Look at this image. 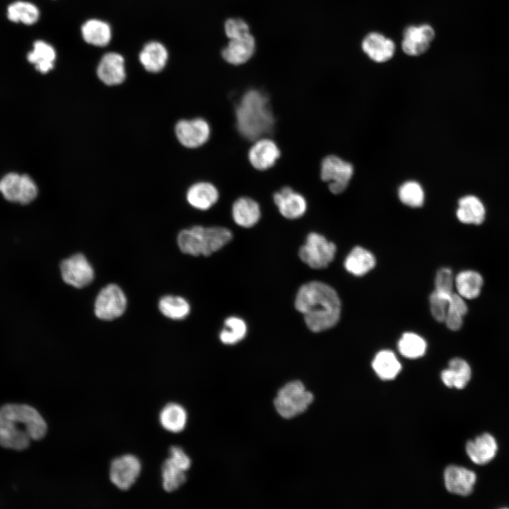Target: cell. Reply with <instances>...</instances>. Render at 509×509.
I'll use <instances>...</instances> for the list:
<instances>
[{"label":"cell","instance_id":"18","mask_svg":"<svg viewBox=\"0 0 509 509\" xmlns=\"http://www.w3.org/2000/svg\"><path fill=\"white\" fill-rule=\"evenodd\" d=\"M465 450L468 457L474 463L484 465L496 457L498 443L493 435L484 433L469 440L466 444Z\"/></svg>","mask_w":509,"mask_h":509},{"label":"cell","instance_id":"14","mask_svg":"<svg viewBox=\"0 0 509 509\" xmlns=\"http://www.w3.org/2000/svg\"><path fill=\"white\" fill-rule=\"evenodd\" d=\"M254 141L248 151L250 163L258 170H266L272 168L281 156L277 144L265 136Z\"/></svg>","mask_w":509,"mask_h":509},{"label":"cell","instance_id":"39","mask_svg":"<svg viewBox=\"0 0 509 509\" xmlns=\"http://www.w3.org/2000/svg\"><path fill=\"white\" fill-rule=\"evenodd\" d=\"M451 295L443 294L434 290L430 296L429 302L431 314L434 319L439 322L445 321L448 301Z\"/></svg>","mask_w":509,"mask_h":509},{"label":"cell","instance_id":"30","mask_svg":"<svg viewBox=\"0 0 509 509\" xmlns=\"http://www.w3.org/2000/svg\"><path fill=\"white\" fill-rule=\"evenodd\" d=\"M81 34L87 43L100 47L107 45L112 35L110 25L98 19H90L84 23L81 27Z\"/></svg>","mask_w":509,"mask_h":509},{"label":"cell","instance_id":"33","mask_svg":"<svg viewBox=\"0 0 509 509\" xmlns=\"http://www.w3.org/2000/svg\"><path fill=\"white\" fill-rule=\"evenodd\" d=\"M468 311L465 299L459 294L452 293L449 298L448 307L444 322L448 329L459 330L463 324V319Z\"/></svg>","mask_w":509,"mask_h":509},{"label":"cell","instance_id":"11","mask_svg":"<svg viewBox=\"0 0 509 509\" xmlns=\"http://www.w3.org/2000/svg\"><path fill=\"white\" fill-rule=\"evenodd\" d=\"M60 270L64 282L78 288L88 285L94 278V271L82 254H76L63 260Z\"/></svg>","mask_w":509,"mask_h":509},{"label":"cell","instance_id":"41","mask_svg":"<svg viewBox=\"0 0 509 509\" xmlns=\"http://www.w3.org/2000/svg\"><path fill=\"white\" fill-rule=\"evenodd\" d=\"M38 193L35 181L28 175H21V185L18 203L28 204L32 202Z\"/></svg>","mask_w":509,"mask_h":509},{"label":"cell","instance_id":"24","mask_svg":"<svg viewBox=\"0 0 509 509\" xmlns=\"http://www.w3.org/2000/svg\"><path fill=\"white\" fill-rule=\"evenodd\" d=\"M483 285L482 275L475 270H463L455 276L457 293L465 300L476 298L481 293Z\"/></svg>","mask_w":509,"mask_h":509},{"label":"cell","instance_id":"35","mask_svg":"<svg viewBox=\"0 0 509 509\" xmlns=\"http://www.w3.org/2000/svg\"><path fill=\"white\" fill-rule=\"evenodd\" d=\"M158 307L163 315L172 320L184 319L190 312L189 304L180 296H164L160 300Z\"/></svg>","mask_w":509,"mask_h":509},{"label":"cell","instance_id":"40","mask_svg":"<svg viewBox=\"0 0 509 509\" xmlns=\"http://www.w3.org/2000/svg\"><path fill=\"white\" fill-rule=\"evenodd\" d=\"M455 288V277L450 269H440L435 278V291L446 295H451Z\"/></svg>","mask_w":509,"mask_h":509},{"label":"cell","instance_id":"6","mask_svg":"<svg viewBox=\"0 0 509 509\" xmlns=\"http://www.w3.org/2000/svg\"><path fill=\"white\" fill-rule=\"evenodd\" d=\"M336 251L334 243L319 233H310L299 250V257L310 267L320 269L333 261Z\"/></svg>","mask_w":509,"mask_h":509},{"label":"cell","instance_id":"12","mask_svg":"<svg viewBox=\"0 0 509 509\" xmlns=\"http://www.w3.org/2000/svg\"><path fill=\"white\" fill-rule=\"evenodd\" d=\"M435 32L429 24L409 25L403 32L402 51L408 56L419 57L428 50Z\"/></svg>","mask_w":509,"mask_h":509},{"label":"cell","instance_id":"22","mask_svg":"<svg viewBox=\"0 0 509 509\" xmlns=\"http://www.w3.org/2000/svg\"><path fill=\"white\" fill-rule=\"evenodd\" d=\"M232 216L235 223L241 227L254 226L261 217L259 204L251 197H239L233 204Z\"/></svg>","mask_w":509,"mask_h":509},{"label":"cell","instance_id":"27","mask_svg":"<svg viewBox=\"0 0 509 509\" xmlns=\"http://www.w3.org/2000/svg\"><path fill=\"white\" fill-rule=\"evenodd\" d=\"M375 265L374 255L368 250L356 246L348 254L344 267L348 272L361 276L370 271Z\"/></svg>","mask_w":509,"mask_h":509},{"label":"cell","instance_id":"21","mask_svg":"<svg viewBox=\"0 0 509 509\" xmlns=\"http://www.w3.org/2000/svg\"><path fill=\"white\" fill-rule=\"evenodd\" d=\"M255 49V39L248 33L231 39L228 46L222 50V56L228 63L238 65L246 62L252 56Z\"/></svg>","mask_w":509,"mask_h":509},{"label":"cell","instance_id":"5","mask_svg":"<svg viewBox=\"0 0 509 509\" xmlns=\"http://www.w3.org/2000/svg\"><path fill=\"white\" fill-rule=\"evenodd\" d=\"M313 394L299 380L292 381L281 388L274 400L277 413L284 419L293 418L304 412L312 402Z\"/></svg>","mask_w":509,"mask_h":509},{"label":"cell","instance_id":"15","mask_svg":"<svg viewBox=\"0 0 509 509\" xmlns=\"http://www.w3.org/2000/svg\"><path fill=\"white\" fill-rule=\"evenodd\" d=\"M273 200L280 213L288 219H296L306 211L305 197L291 187H283L273 195Z\"/></svg>","mask_w":509,"mask_h":509},{"label":"cell","instance_id":"7","mask_svg":"<svg viewBox=\"0 0 509 509\" xmlns=\"http://www.w3.org/2000/svg\"><path fill=\"white\" fill-rule=\"evenodd\" d=\"M190 466L191 460L181 447H170V457L162 466L163 488L172 492L180 488L187 480L185 472Z\"/></svg>","mask_w":509,"mask_h":509},{"label":"cell","instance_id":"29","mask_svg":"<svg viewBox=\"0 0 509 509\" xmlns=\"http://www.w3.org/2000/svg\"><path fill=\"white\" fill-rule=\"evenodd\" d=\"M372 366L377 375L384 380L395 378L402 370L395 354L389 350L379 351L372 362Z\"/></svg>","mask_w":509,"mask_h":509},{"label":"cell","instance_id":"28","mask_svg":"<svg viewBox=\"0 0 509 509\" xmlns=\"http://www.w3.org/2000/svg\"><path fill=\"white\" fill-rule=\"evenodd\" d=\"M56 57L55 49L52 45L43 40H37L33 44V49L28 52L27 59L39 72L46 74L54 68Z\"/></svg>","mask_w":509,"mask_h":509},{"label":"cell","instance_id":"3","mask_svg":"<svg viewBox=\"0 0 509 509\" xmlns=\"http://www.w3.org/2000/svg\"><path fill=\"white\" fill-rule=\"evenodd\" d=\"M235 117L238 132L250 141L271 134L275 127L269 98L257 89H250L242 95L235 106Z\"/></svg>","mask_w":509,"mask_h":509},{"label":"cell","instance_id":"19","mask_svg":"<svg viewBox=\"0 0 509 509\" xmlns=\"http://www.w3.org/2000/svg\"><path fill=\"white\" fill-rule=\"evenodd\" d=\"M97 75L105 85L115 86L122 83L126 78L122 56L115 52L105 54L98 66Z\"/></svg>","mask_w":509,"mask_h":509},{"label":"cell","instance_id":"25","mask_svg":"<svg viewBox=\"0 0 509 509\" xmlns=\"http://www.w3.org/2000/svg\"><path fill=\"white\" fill-rule=\"evenodd\" d=\"M456 211L458 220L465 224H481L486 217V209L481 200L473 195L462 197Z\"/></svg>","mask_w":509,"mask_h":509},{"label":"cell","instance_id":"17","mask_svg":"<svg viewBox=\"0 0 509 509\" xmlns=\"http://www.w3.org/2000/svg\"><path fill=\"white\" fill-rule=\"evenodd\" d=\"M476 481V474L467 468L457 465L448 466L444 472V482L446 489L456 495H469Z\"/></svg>","mask_w":509,"mask_h":509},{"label":"cell","instance_id":"37","mask_svg":"<svg viewBox=\"0 0 509 509\" xmlns=\"http://www.w3.org/2000/svg\"><path fill=\"white\" fill-rule=\"evenodd\" d=\"M400 201L411 207H420L424 201V192L419 183L415 181L404 182L399 189Z\"/></svg>","mask_w":509,"mask_h":509},{"label":"cell","instance_id":"32","mask_svg":"<svg viewBox=\"0 0 509 509\" xmlns=\"http://www.w3.org/2000/svg\"><path fill=\"white\" fill-rule=\"evenodd\" d=\"M7 18L13 23L33 25L40 18V11L33 4L28 1H17L7 8Z\"/></svg>","mask_w":509,"mask_h":509},{"label":"cell","instance_id":"13","mask_svg":"<svg viewBox=\"0 0 509 509\" xmlns=\"http://www.w3.org/2000/svg\"><path fill=\"white\" fill-rule=\"evenodd\" d=\"M141 469L139 460L132 455L115 459L110 468V479L121 490L129 489L136 481Z\"/></svg>","mask_w":509,"mask_h":509},{"label":"cell","instance_id":"4","mask_svg":"<svg viewBox=\"0 0 509 509\" xmlns=\"http://www.w3.org/2000/svg\"><path fill=\"white\" fill-rule=\"evenodd\" d=\"M232 237L231 231L224 227L195 226L180 232L177 244L185 254L209 256L224 247Z\"/></svg>","mask_w":509,"mask_h":509},{"label":"cell","instance_id":"34","mask_svg":"<svg viewBox=\"0 0 509 509\" xmlns=\"http://www.w3.org/2000/svg\"><path fill=\"white\" fill-rule=\"evenodd\" d=\"M399 353L408 358H417L424 355L427 344L423 338L414 332H405L397 344Z\"/></svg>","mask_w":509,"mask_h":509},{"label":"cell","instance_id":"23","mask_svg":"<svg viewBox=\"0 0 509 509\" xmlns=\"http://www.w3.org/2000/svg\"><path fill=\"white\" fill-rule=\"evenodd\" d=\"M469 364L461 358L451 359L448 368L441 373L443 382L450 388L463 389L471 379Z\"/></svg>","mask_w":509,"mask_h":509},{"label":"cell","instance_id":"20","mask_svg":"<svg viewBox=\"0 0 509 509\" xmlns=\"http://www.w3.org/2000/svg\"><path fill=\"white\" fill-rule=\"evenodd\" d=\"M219 192L216 187L206 181L192 185L186 193V199L193 208L205 211L211 208L218 200Z\"/></svg>","mask_w":509,"mask_h":509},{"label":"cell","instance_id":"8","mask_svg":"<svg viewBox=\"0 0 509 509\" xmlns=\"http://www.w3.org/2000/svg\"><path fill=\"white\" fill-rule=\"evenodd\" d=\"M353 171L351 163L336 156L330 155L322 161L320 177L324 182H329V190L333 194H338L346 189Z\"/></svg>","mask_w":509,"mask_h":509},{"label":"cell","instance_id":"26","mask_svg":"<svg viewBox=\"0 0 509 509\" xmlns=\"http://www.w3.org/2000/svg\"><path fill=\"white\" fill-rule=\"evenodd\" d=\"M167 49L160 42H151L146 44L139 54V60L144 69L151 73L162 71L168 60Z\"/></svg>","mask_w":509,"mask_h":509},{"label":"cell","instance_id":"42","mask_svg":"<svg viewBox=\"0 0 509 509\" xmlns=\"http://www.w3.org/2000/svg\"><path fill=\"white\" fill-rule=\"evenodd\" d=\"M225 32L228 37L235 39L249 33V26L245 21L239 18L228 19L225 23Z\"/></svg>","mask_w":509,"mask_h":509},{"label":"cell","instance_id":"36","mask_svg":"<svg viewBox=\"0 0 509 509\" xmlns=\"http://www.w3.org/2000/svg\"><path fill=\"white\" fill-rule=\"evenodd\" d=\"M246 333L247 325L244 320L238 317H230L225 320L219 337L223 344L233 345L242 340Z\"/></svg>","mask_w":509,"mask_h":509},{"label":"cell","instance_id":"9","mask_svg":"<svg viewBox=\"0 0 509 509\" xmlns=\"http://www.w3.org/2000/svg\"><path fill=\"white\" fill-rule=\"evenodd\" d=\"M126 305L127 298L122 289L115 284H109L98 293L94 311L98 318L112 320L124 313Z\"/></svg>","mask_w":509,"mask_h":509},{"label":"cell","instance_id":"1","mask_svg":"<svg viewBox=\"0 0 509 509\" xmlns=\"http://www.w3.org/2000/svg\"><path fill=\"white\" fill-rule=\"evenodd\" d=\"M295 306L303 314L307 327L320 332L334 327L339 320L341 302L336 291L320 281L303 284L297 292Z\"/></svg>","mask_w":509,"mask_h":509},{"label":"cell","instance_id":"38","mask_svg":"<svg viewBox=\"0 0 509 509\" xmlns=\"http://www.w3.org/2000/svg\"><path fill=\"white\" fill-rule=\"evenodd\" d=\"M21 185V175L9 172L0 180V192L8 201L18 202Z\"/></svg>","mask_w":509,"mask_h":509},{"label":"cell","instance_id":"10","mask_svg":"<svg viewBox=\"0 0 509 509\" xmlns=\"http://www.w3.org/2000/svg\"><path fill=\"white\" fill-rule=\"evenodd\" d=\"M177 141L185 147L196 148L206 144L211 136V127L204 118L180 119L175 127Z\"/></svg>","mask_w":509,"mask_h":509},{"label":"cell","instance_id":"2","mask_svg":"<svg viewBox=\"0 0 509 509\" xmlns=\"http://www.w3.org/2000/svg\"><path fill=\"white\" fill-rule=\"evenodd\" d=\"M47 432V424L33 407L10 404L0 409V445L22 450L32 440H40Z\"/></svg>","mask_w":509,"mask_h":509},{"label":"cell","instance_id":"31","mask_svg":"<svg viewBox=\"0 0 509 509\" xmlns=\"http://www.w3.org/2000/svg\"><path fill=\"white\" fill-rule=\"evenodd\" d=\"M187 421V411L178 404H167L160 414V421L162 426L172 433L182 431L185 428Z\"/></svg>","mask_w":509,"mask_h":509},{"label":"cell","instance_id":"16","mask_svg":"<svg viewBox=\"0 0 509 509\" xmlns=\"http://www.w3.org/2000/svg\"><path fill=\"white\" fill-rule=\"evenodd\" d=\"M361 48L368 57L376 63L390 61L396 49L394 41L378 32L368 33L362 40Z\"/></svg>","mask_w":509,"mask_h":509}]
</instances>
